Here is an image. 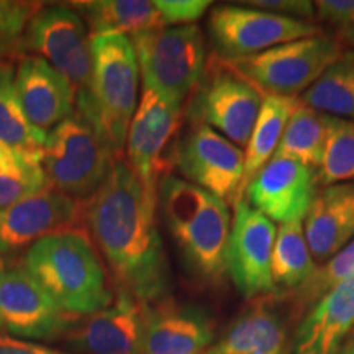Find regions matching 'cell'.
<instances>
[{
  "mask_svg": "<svg viewBox=\"0 0 354 354\" xmlns=\"http://www.w3.org/2000/svg\"><path fill=\"white\" fill-rule=\"evenodd\" d=\"M158 194L125 158L115 159L97 192L82 202L81 225L104 256L118 290L148 305L166 299L169 261L158 230Z\"/></svg>",
  "mask_w": 354,
  "mask_h": 354,
  "instance_id": "cell-1",
  "label": "cell"
},
{
  "mask_svg": "<svg viewBox=\"0 0 354 354\" xmlns=\"http://www.w3.org/2000/svg\"><path fill=\"white\" fill-rule=\"evenodd\" d=\"M158 207L187 271L205 284L223 281L232 230L228 203L169 174L159 183Z\"/></svg>",
  "mask_w": 354,
  "mask_h": 354,
  "instance_id": "cell-2",
  "label": "cell"
},
{
  "mask_svg": "<svg viewBox=\"0 0 354 354\" xmlns=\"http://www.w3.org/2000/svg\"><path fill=\"white\" fill-rule=\"evenodd\" d=\"M21 269L76 320L113 300L99 251L81 228L38 240L21 256Z\"/></svg>",
  "mask_w": 354,
  "mask_h": 354,
  "instance_id": "cell-3",
  "label": "cell"
},
{
  "mask_svg": "<svg viewBox=\"0 0 354 354\" xmlns=\"http://www.w3.org/2000/svg\"><path fill=\"white\" fill-rule=\"evenodd\" d=\"M92 57L91 91L76 99V112L95 127L113 156L120 159L138 105V59L131 39L125 35L92 38Z\"/></svg>",
  "mask_w": 354,
  "mask_h": 354,
  "instance_id": "cell-4",
  "label": "cell"
},
{
  "mask_svg": "<svg viewBox=\"0 0 354 354\" xmlns=\"http://www.w3.org/2000/svg\"><path fill=\"white\" fill-rule=\"evenodd\" d=\"M115 159L95 127L74 112L48 133L41 166L50 189L86 202L104 183Z\"/></svg>",
  "mask_w": 354,
  "mask_h": 354,
  "instance_id": "cell-5",
  "label": "cell"
},
{
  "mask_svg": "<svg viewBox=\"0 0 354 354\" xmlns=\"http://www.w3.org/2000/svg\"><path fill=\"white\" fill-rule=\"evenodd\" d=\"M343 51L338 37L320 33L279 44L259 55L223 61L263 95L302 97Z\"/></svg>",
  "mask_w": 354,
  "mask_h": 354,
  "instance_id": "cell-6",
  "label": "cell"
},
{
  "mask_svg": "<svg viewBox=\"0 0 354 354\" xmlns=\"http://www.w3.org/2000/svg\"><path fill=\"white\" fill-rule=\"evenodd\" d=\"M143 86L184 107L207 66L205 38L197 25L166 26L130 38Z\"/></svg>",
  "mask_w": 354,
  "mask_h": 354,
  "instance_id": "cell-7",
  "label": "cell"
},
{
  "mask_svg": "<svg viewBox=\"0 0 354 354\" xmlns=\"http://www.w3.org/2000/svg\"><path fill=\"white\" fill-rule=\"evenodd\" d=\"M192 125H207L236 146L250 141L263 105V94L225 63L214 57L189 97Z\"/></svg>",
  "mask_w": 354,
  "mask_h": 354,
  "instance_id": "cell-8",
  "label": "cell"
},
{
  "mask_svg": "<svg viewBox=\"0 0 354 354\" xmlns=\"http://www.w3.org/2000/svg\"><path fill=\"white\" fill-rule=\"evenodd\" d=\"M33 55L50 63L71 84L76 99L92 82V37L82 17L69 6H48L35 13L20 44V56Z\"/></svg>",
  "mask_w": 354,
  "mask_h": 354,
  "instance_id": "cell-9",
  "label": "cell"
},
{
  "mask_svg": "<svg viewBox=\"0 0 354 354\" xmlns=\"http://www.w3.org/2000/svg\"><path fill=\"white\" fill-rule=\"evenodd\" d=\"M183 127V107L151 87L143 86L128 128L127 162L151 192L158 194L162 177L176 166Z\"/></svg>",
  "mask_w": 354,
  "mask_h": 354,
  "instance_id": "cell-10",
  "label": "cell"
},
{
  "mask_svg": "<svg viewBox=\"0 0 354 354\" xmlns=\"http://www.w3.org/2000/svg\"><path fill=\"white\" fill-rule=\"evenodd\" d=\"M210 38L221 59L253 56L279 44L323 33L313 21L274 15L259 8L220 6L209 17Z\"/></svg>",
  "mask_w": 354,
  "mask_h": 354,
  "instance_id": "cell-11",
  "label": "cell"
},
{
  "mask_svg": "<svg viewBox=\"0 0 354 354\" xmlns=\"http://www.w3.org/2000/svg\"><path fill=\"white\" fill-rule=\"evenodd\" d=\"M177 171L225 203H236L245 176V151L207 125H194L180 136L176 153Z\"/></svg>",
  "mask_w": 354,
  "mask_h": 354,
  "instance_id": "cell-12",
  "label": "cell"
},
{
  "mask_svg": "<svg viewBox=\"0 0 354 354\" xmlns=\"http://www.w3.org/2000/svg\"><path fill=\"white\" fill-rule=\"evenodd\" d=\"M276 223L240 198L234 203L227 250V269L236 289L246 299L274 294L272 253Z\"/></svg>",
  "mask_w": 354,
  "mask_h": 354,
  "instance_id": "cell-13",
  "label": "cell"
},
{
  "mask_svg": "<svg viewBox=\"0 0 354 354\" xmlns=\"http://www.w3.org/2000/svg\"><path fill=\"white\" fill-rule=\"evenodd\" d=\"M77 320L63 312L21 268L0 274V328L33 339L66 335Z\"/></svg>",
  "mask_w": 354,
  "mask_h": 354,
  "instance_id": "cell-14",
  "label": "cell"
},
{
  "mask_svg": "<svg viewBox=\"0 0 354 354\" xmlns=\"http://www.w3.org/2000/svg\"><path fill=\"white\" fill-rule=\"evenodd\" d=\"M81 215L82 202L53 189L0 209V254L21 253L48 234L79 230Z\"/></svg>",
  "mask_w": 354,
  "mask_h": 354,
  "instance_id": "cell-15",
  "label": "cell"
},
{
  "mask_svg": "<svg viewBox=\"0 0 354 354\" xmlns=\"http://www.w3.org/2000/svg\"><path fill=\"white\" fill-rule=\"evenodd\" d=\"M317 189L315 171L274 156L248 184L243 198L274 223L284 225L305 220Z\"/></svg>",
  "mask_w": 354,
  "mask_h": 354,
  "instance_id": "cell-16",
  "label": "cell"
},
{
  "mask_svg": "<svg viewBox=\"0 0 354 354\" xmlns=\"http://www.w3.org/2000/svg\"><path fill=\"white\" fill-rule=\"evenodd\" d=\"M214 336L209 313L161 299L145 305L140 354H207Z\"/></svg>",
  "mask_w": 354,
  "mask_h": 354,
  "instance_id": "cell-17",
  "label": "cell"
},
{
  "mask_svg": "<svg viewBox=\"0 0 354 354\" xmlns=\"http://www.w3.org/2000/svg\"><path fill=\"white\" fill-rule=\"evenodd\" d=\"M143 322L145 304L118 290L112 307L74 323L66 339L79 354H140Z\"/></svg>",
  "mask_w": 354,
  "mask_h": 354,
  "instance_id": "cell-18",
  "label": "cell"
},
{
  "mask_svg": "<svg viewBox=\"0 0 354 354\" xmlns=\"http://www.w3.org/2000/svg\"><path fill=\"white\" fill-rule=\"evenodd\" d=\"M15 86L28 120L44 133L76 112L74 88L41 57L19 56Z\"/></svg>",
  "mask_w": 354,
  "mask_h": 354,
  "instance_id": "cell-19",
  "label": "cell"
},
{
  "mask_svg": "<svg viewBox=\"0 0 354 354\" xmlns=\"http://www.w3.org/2000/svg\"><path fill=\"white\" fill-rule=\"evenodd\" d=\"M354 330V277L339 282L302 315L290 354H335Z\"/></svg>",
  "mask_w": 354,
  "mask_h": 354,
  "instance_id": "cell-20",
  "label": "cell"
},
{
  "mask_svg": "<svg viewBox=\"0 0 354 354\" xmlns=\"http://www.w3.org/2000/svg\"><path fill=\"white\" fill-rule=\"evenodd\" d=\"M313 259L325 264L354 240V180L317 189L304 220Z\"/></svg>",
  "mask_w": 354,
  "mask_h": 354,
  "instance_id": "cell-21",
  "label": "cell"
},
{
  "mask_svg": "<svg viewBox=\"0 0 354 354\" xmlns=\"http://www.w3.org/2000/svg\"><path fill=\"white\" fill-rule=\"evenodd\" d=\"M86 21L91 37L138 35L149 30L177 26L172 0H92L73 2Z\"/></svg>",
  "mask_w": 354,
  "mask_h": 354,
  "instance_id": "cell-22",
  "label": "cell"
},
{
  "mask_svg": "<svg viewBox=\"0 0 354 354\" xmlns=\"http://www.w3.org/2000/svg\"><path fill=\"white\" fill-rule=\"evenodd\" d=\"M207 354H290L286 325L266 300L238 315Z\"/></svg>",
  "mask_w": 354,
  "mask_h": 354,
  "instance_id": "cell-23",
  "label": "cell"
},
{
  "mask_svg": "<svg viewBox=\"0 0 354 354\" xmlns=\"http://www.w3.org/2000/svg\"><path fill=\"white\" fill-rule=\"evenodd\" d=\"M335 118L328 113L308 107L300 100L294 113L290 115L274 156L290 158L317 171L322 166L328 148Z\"/></svg>",
  "mask_w": 354,
  "mask_h": 354,
  "instance_id": "cell-24",
  "label": "cell"
},
{
  "mask_svg": "<svg viewBox=\"0 0 354 354\" xmlns=\"http://www.w3.org/2000/svg\"><path fill=\"white\" fill-rule=\"evenodd\" d=\"M299 102L300 97L263 95L258 120L254 123L253 133L245 149V176H243L241 196L253 177L274 158L290 115L294 113Z\"/></svg>",
  "mask_w": 354,
  "mask_h": 354,
  "instance_id": "cell-25",
  "label": "cell"
},
{
  "mask_svg": "<svg viewBox=\"0 0 354 354\" xmlns=\"http://www.w3.org/2000/svg\"><path fill=\"white\" fill-rule=\"evenodd\" d=\"M46 133L38 130L26 117L15 86V66L0 61V141L32 161L41 162Z\"/></svg>",
  "mask_w": 354,
  "mask_h": 354,
  "instance_id": "cell-26",
  "label": "cell"
},
{
  "mask_svg": "<svg viewBox=\"0 0 354 354\" xmlns=\"http://www.w3.org/2000/svg\"><path fill=\"white\" fill-rule=\"evenodd\" d=\"M317 269L305 238L304 220L279 225L272 253L274 292L292 294L305 284Z\"/></svg>",
  "mask_w": 354,
  "mask_h": 354,
  "instance_id": "cell-27",
  "label": "cell"
},
{
  "mask_svg": "<svg viewBox=\"0 0 354 354\" xmlns=\"http://www.w3.org/2000/svg\"><path fill=\"white\" fill-rule=\"evenodd\" d=\"M300 100L331 117L354 120V50H344Z\"/></svg>",
  "mask_w": 354,
  "mask_h": 354,
  "instance_id": "cell-28",
  "label": "cell"
},
{
  "mask_svg": "<svg viewBox=\"0 0 354 354\" xmlns=\"http://www.w3.org/2000/svg\"><path fill=\"white\" fill-rule=\"evenodd\" d=\"M50 189L41 162L0 141V209Z\"/></svg>",
  "mask_w": 354,
  "mask_h": 354,
  "instance_id": "cell-29",
  "label": "cell"
},
{
  "mask_svg": "<svg viewBox=\"0 0 354 354\" xmlns=\"http://www.w3.org/2000/svg\"><path fill=\"white\" fill-rule=\"evenodd\" d=\"M349 277H354V240L349 241L330 261L317 268L305 284L289 294L292 312L302 317L318 299Z\"/></svg>",
  "mask_w": 354,
  "mask_h": 354,
  "instance_id": "cell-30",
  "label": "cell"
},
{
  "mask_svg": "<svg viewBox=\"0 0 354 354\" xmlns=\"http://www.w3.org/2000/svg\"><path fill=\"white\" fill-rule=\"evenodd\" d=\"M317 187L354 180V120L335 118L322 166L315 171Z\"/></svg>",
  "mask_w": 354,
  "mask_h": 354,
  "instance_id": "cell-31",
  "label": "cell"
},
{
  "mask_svg": "<svg viewBox=\"0 0 354 354\" xmlns=\"http://www.w3.org/2000/svg\"><path fill=\"white\" fill-rule=\"evenodd\" d=\"M43 3L0 0V61L20 56V44L30 20Z\"/></svg>",
  "mask_w": 354,
  "mask_h": 354,
  "instance_id": "cell-32",
  "label": "cell"
},
{
  "mask_svg": "<svg viewBox=\"0 0 354 354\" xmlns=\"http://www.w3.org/2000/svg\"><path fill=\"white\" fill-rule=\"evenodd\" d=\"M240 3L295 20L312 21L315 19V2L310 0H248Z\"/></svg>",
  "mask_w": 354,
  "mask_h": 354,
  "instance_id": "cell-33",
  "label": "cell"
},
{
  "mask_svg": "<svg viewBox=\"0 0 354 354\" xmlns=\"http://www.w3.org/2000/svg\"><path fill=\"white\" fill-rule=\"evenodd\" d=\"M315 17L342 30L354 28V0H318Z\"/></svg>",
  "mask_w": 354,
  "mask_h": 354,
  "instance_id": "cell-34",
  "label": "cell"
},
{
  "mask_svg": "<svg viewBox=\"0 0 354 354\" xmlns=\"http://www.w3.org/2000/svg\"><path fill=\"white\" fill-rule=\"evenodd\" d=\"M0 354H73L43 346L38 343L21 342L0 331Z\"/></svg>",
  "mask_w": 354,
  "mask_h": 354,
  "instance_id": "cell-35",
  "label": "cell"
},
{
  "mask_svg": "<svg viewBox=\"0 0 354 354\" xmlns=\"http://www.w3.org/2000/svg\"><path fill=\"white\" fill-rule=\"evenodd\" d=\"M335 354H354V330L351 331V335L344 339V343Z\"/></svg>",
  "mask_w": 354,
  "mask_h": 354,
  "instance_id": "cell-36",
  "label": "cell"
},
{
  "mask_svg": "<svg viewBox=\"0 0 354 354\" xmlns=\"http://www.w3.org/2000/svg\"><path fill=\"white\" fill-rule=\"evenodd\" d=\"M339 39H342L343 44H349V46L354 50V28H348V30H342L339 32Z\"/></svg>",
  "mask_w": 354,
  "mask_h": 354,
  "instance_id": "cell-37",
  "label": "cell"
},
{
  "mask_svg": "<svg viewBox=\"0 0 354 354\" xmlns=\"http://www.w3.org/2000/svg\"><path fill=\"white\" fill-rule=\"evenodd\" d=\"M6 261H3V258H2V254H0V274H2L3 271H6Z\"/></svg>",
  "mask_w": 354,
  "mask_h": 354,
  "instance_id": "cell-38",
  "label": "cell"
}]
</instances>
